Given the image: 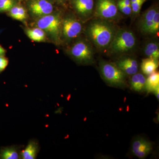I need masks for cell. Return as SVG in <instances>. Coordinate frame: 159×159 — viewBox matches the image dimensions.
Masks as SVG:
<instances>
[{"label":"cell","instance_id":"obj_17","mask_svg":"<svg viewBox=\"0 0 159 159\" xmlns=\"http://www.w3.org/2000/svg\"><path fill=\"white\" fill-rule=\"evenodd\" d=\"M7 12L10 17L20 21H25L28 17L25 9L23 6L16 5L12 7Z\"/></svg>","mask_w":159,"mask_h":159},{"label":"cell","instance_id":"obj_28","mask_svg":"<svg viewBox=\"0 0 159 159\" xmlns=\"http://www.w3.org/2000/svg\"><path fill=\"white\" fill-rule=\"evenodd\" d=\"M66 1H67V0H57V2L61 3V4L64 3Z\"/></svg>","mask_w":159,"mask_h":159},{"label":"cell","instance_id":"obj_18","mask_svg":"<svg viewBox=\"0 0 159 159\" xmlns=\"http://www.w3.org/2000/svg\"><path fill=\"white\" fill-rule=\"evenodd\" d=\"M158 88H159V73L155 71L146 79L145 90L148 93H153Z\"/></svg>","mask_w":159,"mask_h":159},{"label":"cell","instance_id":"obj_22","mask_svg":"<svg viewBox=\"0 0 159 159\" xmlns=\"http://www.w3.org/2000/svg\"><path fill=\"white\" fill-rule=\"evenodd\" d=\"M147 1V0H137L135 2L131 5L132 11V14L134 16H137L139 14L142 9V6Z\"/></svg>","mask_w":159,"mask_h":159},{"label":"cell","instance_id":"obj_10","mask_svg":"<svg viewBox=\"0 0 159 159\" xmlns=\"http://www.w3.org/2000/svg\"><path fill=\"white\" fill-rule=\"evenodd\" d=\"M158 10V5L153 4L142 14L139 23V29L142 34L150 35L155 15Z\"/></svg>","mask_w":159,"mask_h":159},{"label":"cell","instance_id":"obj_8","mask_svg":"<svg viewBox=\"0 0 159 159\" xmlns=\"http://www.w3.org/2000/svg\"><path fill=\"white\" fill-rule=\"evenodd\" d=\"M69 1L71 7L81 21L87 20L94 14L95 0H69Z\"/></svg>","mask_w":159,"mask_h":159},{"label":"cell","instance_id":"obj_1","mask_svg":"<svg viewBox=\"0 0 159 159\" xmlns=\"http://www.w3.org/2000/svg\"><path fill=\"white\" fill-rule=\"evenodd\" d=\"M116 31L110 22L99 19L89 24L86 34L96 48L103 50L108 48Z\"/></svg>","mask_w":159,"mask_h":159},{"label":"cell","instance_id":"obj_12","mask_svg":"<svg viewBox=\"0 0 159 159\" xmlns=\"http://www.w3.org/2000/svg\"><path fill=\"white\" fill-rule=\"evenodd\" d=\"M115 63L126 75L132 76L139 71L138 61L133 57H122Z\"/></svg>","mask_w":159,"mask_h":159},{"label":"cell","instance_id":"obj_19","mask_svg":"<svg viewBox=\"0 0 159 159\" xmlns=\"http://www.w3.org/2000/svg\"><path fill=\"white\" fill-rule=\"evenodd\" d=\"M38 152V147L34 142H30L21 153L23 159H34L36 158Z\"/></svg>","mask_w":159,"mask_h":159},{"label":"cell","instance_id":"obj_16","mask_svg":"<svg viewBox=\"0 0 159 159\" xmlns=\"http://www.w3.org/2000/svg\"><path fill=\"white\" fill-rule=\"evenodd\" d=\"M144 53L148 58L159 59V43L156 41H151L147 43L144 47Z\"/></svg>","mask_w":159,"mask_h":159},{"label":"cell","instance_id":"obj_27","mask_svg":"<svg viewBox=\"0 0 159 159\" xmlns=\"http://www.w3.org/2000/svg\"><path fill=\"white\" fill-rule=\"evenodd\" d=\"M154 93L155 95H156V97L157 99H158V100H159V88H157L156 89H155V90L153 92Z\"/></svg>","mask_w":159,"mask_h":159},{"label":"cell","instance_id":"obj_4","mask_svg":"<svg viewBox=\"0 0 159 159\" xmlns=\"http://www.w3.org/2000/svg\"><path fill=\"white\" fill-rule=\"evenodd\" d=\"M100 74L107 83L116 87H124L126 86V75L116 64L105 61L99 63Z\"/></svg>","mask_w":159,"mask_h":159},{"label":"cell","instance_id":"obj_21","mask_svg":"<svg viewBox=\"0 0 159 159\" xmlns=\"http://www.w3.org/2000/svg\"><path fill=\"white\" fill-rule=\"evenodd\" d=\"M16 5V0H0V13L8 12Z\"/></svg>","mask_w":159,"mask_h":159},{"label":"cell","instance_id":"obj_26","mask_svg":"<svg viewBox=\"0 0 159 159\" xmlns=\"http://www.w3.org/2000/svg\"><path fill=\"white\" fill-rule=\"evenodd\" d=\"M6 52V49L4 48L2 46L0 45V56H5Z\"/></svg>","mask_w":159,"mask_h":159},{"label":"cell","instance_id":"obj_14","mask_svg":"<svg viewBox=\"0 0 159 159\" xmlns=\"http://www.w3.org/2000/svg\"><path fill=\"white\" fill-rule=\"evenodd\" d=\"M25 33L30 39L37 42H44L46 39V34L45 31L40 28H27L25 29Z\"/></svg>","mask_w":159,"mask_h":159},{"label":"cell","instance_id":"obj_15","mask_svg":"<svg viewBox=\"0 0 159 159\" xmlns=\"http://www.w3.org/2000/svg\"><path fill=\"white\" fill-rule=\"evenodd\" d=\"M158 66V60L147 57V58L142 60L141 64V70L143 74L149 76L156 71Z\"/></svg>","mask_w":159,"mask_h":159},{"label":"cell","instance_id":"obj_13","mask_svg":"<svg viewBox=\"0 0 159 159\" xmlns=\"http://www.w3.org/2000/svg\"><path fill=\"white\" fill-rule=\"evenodd\" d=\"M146 78L143 74L137 73L132 75L130 80V85L132 89L138 92L145 90Z\"/></svg>","mask_w":159,"mask_h":159},{"label":"cell","instance_id":"obj_6","mask_svg":"<svg viewBox=\"0 0 159 159\" xmlns=\"http://www.w3.org/2000/svg\"><path fill=\"white\" fill-rule=\"evenodd\" d=\"M94 16L99 19L115 21L120 17L116 0H95Z\"/></svg>","mask_w":159,"mask_h":159},{"label":"cell","instance_id":"obj_7","mask_svg":"<svg viewBox=\"0 0 159 159\" xmlns=\"http://www.w3.org/2000/svg\"><path fill=\"white\" fill-rule=\"evenodd\" d=\"M82 31V21L75 16L69 15L62 19L61 38L65 41L68 42L76 39Z\"/></svg>","mask_w":159,"mask_h":159},{"label":"cell","instance_id":"obj_5","mask_svg":"<svg viewBox=\"0 0 159 159\" xmlns=\"http://www.w3.org/2000/svg\"><path fill=\"white\" fill-rule=\"evenodd\" d=\"M68 54L77 62L90 65L94 62V54L90 44L84 39H79L70 47Z\"/></svg>","mask_w":159,"mask_h":159},{"label":"cell","instance_id":"obj_20","mask_svg":"<svg viewBox=\"0 0 159 159\" xmlns=\"http://www.w3.org/2000/svg\"><path fill=\"white\" fill-rule=\"evenodd\" d=\"M19 158L17 151L12 147L4 148L0 150V159H17Z\"/></svg>","mask_w":159,"mask_h":159},{"label":"cell","instance_id":"obj_24","mask_svg":"<svg viewBox=\"0 0 159 159\" xmlns=\"http://www.w3.org/2000/svg\"><path fill=\"white\" fill-rule=\"evenodd\" d=\"M159 10L155 15L153 24L151 29L150 34H155L159 32Z\"/></svg>","mask_w":159,"mask_h":159},{"label":"cell","instance_id":"obj_25","mask_svg":"<svg viewBox=\"0 0 159 159\" xmlns=\"http://www.w3.org/2000/svg\"><path fill=\"white\" fill-rule=\"evenodd\" d=\"M9 64L8 58L5 56H0V73L2 72L7 67Z\"/></svg>","mask_w":159,"mask_h":159},{"label":"cell","instance_id":"obj_23","mask_svg":"<svg viewBox=\"0 0 159 159\" xmlns=\"http://www.w3.org/2000/svg\"><path fill=\"white\" fill-rule=\"evenodd\" d=\"M118 9L120 12L126 16H130L132 13L131 7L125 6L118 0H116Z\"/></svg>","mask_w":159,"mask_h":159},{"label":"cell","instance_id":"obj_9","mask_svg":"<svg viewBox=\"0 0 159 159\" xmlns=\"http://www.w3.org/2000/svg\"><path fill=\"white\" fill-rule=\"evenodd\" d=\"M28 8L31 14L37 19L53 13L54 8L49 0H30Z\"/></svg>","mask_w":159,"mask_h":159},{"label":"cell","instance_id":"obj_3","mask_svg":"<svg viewBox=\"0 0 159 159\" xmlns=\"http://www.w3.org/2000/svg\"><path fill=\"white\" fill-rule=\"evenodd\" d=\"M35 22V27L42 29L55 43L61 40L62 19L59 13H52L39 18Z\"/></svg>","mask_w":159,"mask_h":159},{"label":"cell","instance_id":"obj_11","mask_svg":"<svg viewBox=\"0 0 159 159\" xmlns=\"http://www.w3.org/2000/svg\"><path fill=\"white\" fill-rule=\"evenodd\" d=\"M152 149V146L150 142L141 137H138L135 139L132 145V153L139 159L146 158Z\"/></svg>","mask_w":159,"mask_h":159},{"label":"cell","instance_id":"obj_2","mask_svg":"<svg viewBox=\"0 0 159 159\" xmlns=\"http://www.w3.org/2000/svg\"><path fill=\"white\" fill-rule=\"evenodd\" d=\"M137 40L132 31L125 29L117 30L113 39L109 46L110 53L122 54L132 51L136 45Z\"/></svg>","mask_w":159,"mask_h":159}]
</instances>
